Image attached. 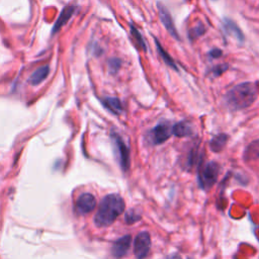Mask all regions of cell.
I'll list each match as a JSON object with an SVG mask.
<instances>
[{
	"label": "cell",
	"instance_id": "cell-1",
	"mask_svg": "<svg viewBox=\"0 0 259 259\" xmlns=\"http://www.w3.org/2000/svg\"><path fill=\"white\" fill-rule=\"evenodd\" d=\"M126 209L125 201L119 194H110L106 196L95 216V224L99 228H106L114 224Z\"/></svg>",
	"mask_w": 259,
	"mask_h": 259
},
{
	"label": "cell",
	"instance_id": "cell-2",
	"mask_svg": "<svg viewBox=\"0 0 259 259\" xmlns=\"http://www.w3.org/2000/svg\"><path fill=\"white\" fill-rule=\"evenodd\" d=\"M257 99L256 85L244 82L234 86L225 96V104L231 111H240L252 106Z\"/></svg>",
	"mask_w": 259,
	"mask_h": 259
},
{
	"label": "cell",
	"instance_id": "cell-3",
	"mask_svg": "<svg viewBox=\"0 0 259 259\" xmlns=\"http://www.w3.org/2000/svg\"><path fill=\"white\" fill-rule=\"evenodd\" d=\"M220 175V165L214 161L206 163L199 170V185L200 188L209 191L217 183Z\"/></svg>",
	"mask_w": 259,
	"mask_h": 259
},
{
	"label": "cell",
	"instance_id": "cell-4",
	"mask_svg": "<svg viewBox=\"0 0 259 259\" xmlns=\"http://www.w3.org/2000/svg\"><path fill=\"white\" fill-rule=\"evenodd\" d=\"M112 139H113L115 151H116L120 166L123 169V171H128L130 168V164H131L129 147L127 146V144L125 143L123 138L118 134H113Z\"/></svg>",
	"mask_w": 259,
	"mask_h": 259
},
{
	"label": "cell",
	"instance_id": "cell-5",
	"mask_svg": "<svg viewBox=\"0 0 259 259\" xmlns=\"http://www.w3.org/2000/svg\"><path fill=\"white\" fill-rule=\"evenodd\" d=\"M151 248V236L148 232L139 233L134 239V254L137 259H144L148 256Z\"/></svg>",
	"mask_w": 259,
	"mask_h": 259
},
{
	"label": "cell",
	"instance_id": "cell-6",
	"mask_svg": "<svg viewBox=\"0 0 259 259\" xmlns=\"http://www.w3.org/2000/svg\"><path fill=\"white\" fill-rule=\"evenodd\" d=\"M172 135V128L167 123H162L153 128L149 133V138L152 144L160 145L166 142Z\"/></svg>",
	"mask_w": 259,
	"mask_h": 259
},
{
	"label": "cell",
	"instance_id": "cell-7",
	"mask_svg": "<svg viewBox=\"0 0 259 259\" xmlns=\"http://www.w3.org/2000/svg\"><path fill=\"white\" fill-rule=\"evenodd\" d=\"M157 9H158L160 21H161L162 25L164 26V28L175 39L180 40V35L178 33V30H177V28L175 26V23H174V19H172L169 11L160 3L157 5Z\"/></svg>",
	"mask_w": 259,
	"mask_h": 259
},
{
	"label": "cell",
	"instance_id": "cell-8",
	"mask_svg": "<svg viewBox=\"0 0 259 259\" xmlns=\"http://www.w3.org/2000/svg\"><path fill=\"white\" fill-rule=\"evenodd\" d=\"M97 208V200L94 195L85 193L79 196L76 201V210L81 215L92 213Z\"/></svg>",
	"mask_w": 259,
	"mask_h": 259
},
{
	"label": "cell",
	"instance_id": "cell-9",
	"mask_svg": "<svg viewBox=\"0 0 259 259\" xmlns=\"http://www.w3.org/2000/svg\"><path fill=\"white\" fill-rule=\"evenodd\" d=\"M132 244V236L131 235H125L121 238H119L112 246V254L115 258L120 259L124 257Z\"/></svg>",
	"mask_w": 259,
	"mask_h": 259
},
{
	"label": "cell",
	"instance_id": "cell-10",
	"mask_svg": "<svg viewBox=\"0 0 259 259\" xmlns=\"http://www.w3.org/2000/svg\"><path fill=\"white\" fill-rule=\"evenodd\" d=\"M223 30H224V32L228 36L232 37L237 42L244 43V41H245L244 34H243V32L240 30V28L237 26V24L234 21H232V20H230L228 18H225L223 20Z\"/></svg>",
	"mask_w": 259,
	"mask_h": 259
},
{
	"label": "cell",
	"instance_id": "cell-11",
	"mask_svg": "<svg viewBox=\"0 0 259 259\" xmlns=\"http://www.w3.org/2000/svg\"><path fill=\"white\" fill-rule=\"evenodd\" d=\"M74 12H75V8H73V7H67V8H65V9L62 11V13L60 14V16H59L57 22L55 23V25H54V27H53V30H52V34H55V33L59 32V31L62 29V27L65 26V25L69 22V20H70L71 17L73 16Z\"/></svg>",
	"mask_w": 259,
	"mask_h": 259
},
{
	"label": "cell",
	"instance_id": "cell-12",
	"mask_svg": "<svg viewBox=\"0 0 259 259\" xmlns=\"http://www.w3.org/2000/svg\"><path fill=\"white\" fill-rule=\"evenodd\" d=\"M50 73V67L49 65H45V66H42L40 68H38L36 71L33 72V74L31 75L30 79H29V82L32 84V85H39L41 83H43L48 75Z\"/></svg>",
	"mask_w": 259,
	"mask_h": 259
},
{
	"label": "cell",
	"instance_id": "cell-13",
	"mask_svg": "<svg viewBox=\"0 0 259 259\" xmlns=\"http://www.w3.org/2000/svg\"><path fill=\"white\" fill-rule=\"evenodd\" d=\"M103 104L115 115H121L124 111L123 104L118 98H106L103 100Z\"/></svg>",
	"mask_w": 259,
	"mask_h": 259
},
{
	"label": "cell",
	"instance_id": "cell-14",
	"mask_svg": "<svg viewBox=\"0 0 259 259\" xmlns=\"http://www.w3.org/2000/svg\"><path fill=\"white\" fill-rule=\"evenodd\" d=\"M193 134L192 126L186 122H180L172 127V135L177 137H189Z\"/></svg>",
	"mask_w": 259,
	"mask_h": 259
},
{
	"label": "cell",
	"instance_id": "cell-15",
	"mask_svg": "<svg viewBox=\"0 0 259 259\" xmlns=\"http://www.w3.org/2000/svg\"><path fill=\"white\" fill-rule=\"evenodd\" d=\"M228 139H229V136L226 134H220V135L215 136L210 142L211 150L216 153L221 152L224 149V147L226 146Z\"/></svg>",
	"mask_w": 259,
	"mask_h": 259
},
{
	"label": "cell",
	"instance_id": "cell-16",
	"mask_svg": "<svg viewBox=\"0 0 259 259\" xmlns=\"http://www.w3.org/2000/svg\"><path fill=\"white\" fill-rule=\"evenodd\" d=\"M155 43H156V47H157V50H158V52H159V54H160V56L162 57V59H163V61L169 66V67H171L172 69L174 70H179L178 69V66H177V64H176V62H175V60L172 59L171 57H170V55L163 49V47L161 46V44H160V42L159 41H157V39H155Z\"/></svg>",
	"mask_w": 259,
	"mask_h": 259
},
{
	"label": "cell",
	"instance_id": "cell-17",
	"mask_svg": "<svg viewBox=\"0 0 259 259\" xmlns=\"http://www.w3.org/2000/svg\"><path fill=\"white\" fill-rule=\"evenodd\" d=\"M131 34L133 36V39L135 40V43L137 44V46L143 50L144 52H147V46H146V43L141 35V33L138 31V29L136 27H134L133 25H131Z\"/></svg>",
	"mask_w": 259,
	"mask_h": 259
},
{
	"label": "cell",
	"instance_id": "cell-18",
	"mask_svg": "<svg viewBox=\"0 0 259 259\" xmlns=\"http://www.w3.org/2000/svg\"><path fill=\"white\" fill-rule=\"evenodd\" d=\"M206 31H207V29H206L205 25H204L202 22H199V23L197 24V26H195L194 28L191 29L190 34H189L190 39H191L192 41H194L195 39H197V38L203 36V35L206 33Z\"/></svg>",
	"mask_w": 259,
	"mask_h": 259
},
{
	"label": "cell",
	"instance_id": "cell-19",
	"mask_svg": "<svg viewBox=\"0 0 259 259\" xmlns=\"http://www.w3.org/2000/svg\"><path fill=\"white\" fill-rule=\"evenodd\" d=\"M141 219H142L141 215L137 211H135V210H130L125 215V221H126V223L128 225L135 224V223L139 222Z\"/></svg>",
	"mask_w": 259,
	"mask_h": 259
},
{
	"label": "cell",
	"instance_id": "cell-20",
	"mask_svg": "<svg viewBox=\"0 0 259 259\" xmlns=\"http://www.w3.org/2000/svg\"><path fill=\"white\" fill-rule=\"evenodd\" d=\"M122 62L119 59H111L109 62V67H110V71L115 74L119 71V69L121 68Z\"/></svg>",
	"mask_w": 259,
	"mask_h": 259
},
{
	"label": "cell",
	"instance_id": "cell-21",
	"mask_svg": "<svg viewBox=\"0 0 259 259\" xmlns=\"http://www.w3.org/2000/svg\"><path fill=\"white\" fill-rule=\"evenodd\" d=\"M227 69H228V65H227V64H221V65H218V66L214 67V68H213V70H212L213 76L218 77V76L222 75L225 71H227Z\"/></svg>",
	"mask_w": 259,
	"mask_h": 259
},
{
	"label": "cell",
	"instance_id": "cell-22",
	"mask_svg": "<svg viewBox=\"0 0 259 259\" xmlns=\"http://www.w3.org/2000/svg\"><path fill=\"white\" fill-rule=\"evenodd\" d=\"M222 54H223L222 51L219 50V49H215V50H212L210 52V56L213 57V58H219V57L222 56Z\"/></svg>",
	"mask_w": 259,
	"mask_h": 259
},
{
	"label": "cell",
	"instance_id": "cell-23",
	"mask_svg": "<svg viewBox=\"0 0 259 259\" xmlns=\"http://www.w3.org/2000/svg\"><path fill=\"white\" fill-rule=\"evenodd\" d=\"M167 259H183L179 254H171L167 257Z\"/></svg>",
	"mask_w": 259,
	"mask_h": 259
}]
</instances>
